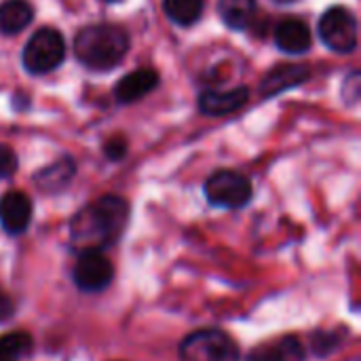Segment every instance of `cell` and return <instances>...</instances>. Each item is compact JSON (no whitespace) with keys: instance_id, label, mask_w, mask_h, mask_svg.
Here are the masks:
<instances>
[{"instance_id":"obj_1","label":"cell","mask_w":361,"mask_h":361,"mask_svg":"<svg viewBox=\"0 0 361 361\" xmlns=\"http://www.w3.org/2000/svg\"><path fill=\"white\" fill-rule=\"evenodd\" d=\"M127 216L129 207L121 197H102L72 220V243L80 252H99L123 235Z\"/></svg>"},{"instance_id":"obj_2","label":"cell","mask_w":361,"mask_h":361,"mask_svg":"<svg viewBox=\"0 0 361 361\" xmlns=\"http://www.w3.org/2000/svg\"><path fill=\"white\" fill-rule=\"evenodd\" d=\"M129 51V34L112 23L87 25L74 38V53L91 70L116 68Z\"/></svg>"},{"instance_id":"obj_3","label":"cell","mask_w":361,"mask_h":361,"mask_svg":"<svg viewBox=\"0 0 361 361\" xmlns=\"http://www.w3.org/2000/svg\"><path fill=\"white\" fill-rule=\"evenodd\" d=\"M182 361H239L235 341L220 330H199L190 334L180 347Z\"/></svg>"},{"instance_id":"obj_4","label":"cell","mask_w":361,"mask_h":361,"mask_svg":"<svg viewBox=\"0 0 361 361\" xmlns=\"http://www.w3.org/2000/svg\"><path fill=\"white\" fill-rule=\"evenodd\" d=\"M66 55L63 36L53 27H40L32 34L23 49V66L32 74H47L53 72Z\"/></svg>"},{"instance_id":"obj_5","label":"cell","mask_w":361,"mask_h":361,"mask_svg":"<svg viewBox=\"0 0 361 361\" xmlns=\"http://www.w3.org/2000/svg\"><path fill=\"white\" fill-rule=\"evenodd\" d=\"M205 197L216 207L239 209L250 203L252 184L245 176L237 171L220 169L214 176H209V180L205 182Z\"/></svg>"},{"instance_id":"obj_6","label":"cell","mask_w":361,"mask_h":361,"mask_svg":"<svg viewBox=\"0 0 361 361\" xmlns=\"http://www.w3.org/2000/svg\"><path fill=\"white\" fill-rule=\"evenodd\" d=\"M319 36L336 53H351L357 47V19L347 6H332L319 19Z\"/></svg>"},{"instance_id":"obj_7","label":"cell","mask_w":361,"mask_h":361,"mask_svg":"<svg viewBox=\"0 0 361 361\" xmlns=\"http://www.w3.org/2000/svg\"><path fill=\"white\" fill-rule=\"evenodd\" d=\"M114 277L112 262L99 252H80L74 267V281L85 292H102Z\"/></svg>"},{"instance_id":"obj_8","label":"cell","mask_w":361,"mask_h":361,"mask_svg":"<svg viewBox=\"0 0 361 361\" xmlns=\"http://www.w3.org/2000/svg\"><path fill=\"white\" fill-rule=\"evenodd\" d=\"M32 220V201L23 192H6L0 199V226L8 235H19Z\"/></svg>"},{"instance_id":"obj_9","label":"cell","mask_w":361,"mask_h":361,"mask_svg":"<svg viewBox=\"0 0 361 361\" xmlns=\"http://www.w3.org/2000/svg\"><path fill=\"white\" fill-rule=\"evenodd\" d=\"M309 76H311V72H309L307 66H298V63H281V66H275L262 78L260 93L264 97H273L277 93H283L288 89H294V87L302 85L305 80H309Z\"/></svg>"},{"instance_id":"obj_10","label":"cell","mask_w":361,"mask_h":361,"mask_svg":"<svg viewBox=\"0 0 361 361\" xmlns=\"http://www.w3.org/2000/svg\"><path fill=\"white\" fill-rule=\"evenodd\" d=\"M157 85H159V74L150 68H140L118 80L114 95L121 104H131V102L148 95L150 91H154Z\"/></svg>"},{"instance_id":"obj_11","label":"cell","mask_w":361,"mask_h":361,"mask_svg":"<svg viewBox=\"0 0 361 361\" xmlns=\"http://www.w3.org/2000/svg\"><path fill=\"white\" fill-rule=\"evenodd\" d=\"M247 95L250 93L245 87H237L231 91H205L199 99V106L205 114L222 116V114H231L243 108L247 102Z\"/></svg>"},{"instance_id":"obj_12","label":"cell","mask_w":361,"mask_h":361,"mask_svg":"<svg viewBox=\"0 0 361 361\" xmlns=\"http://www.w3.org/2000/svg\"><path fill=\"white\" fill-rule=\"evenodd\" d=\"M275 42L286 53H305L311 47V30L300 19H283L275 30Z\"/></svg>"},{"instance_id":"obj_13","label":"cell","mask_w":361,"mask_h":361,"mask_svg":"<svg viewBox=\"0 0 361 361\" xmlns=\"http://www.w3.org/2000/svg\"><path fill=\"white\" fill-rule=\"evenodd\" d=\"M250 361H305V347L298 338L286 336L271 345L256 347L250 353Z\"/></svg>"},{"instance_id":"obj_14","label":"cell","mask_w":361,"mask_h":361,"mask_svg":"<svg viewBox=\"0 0 361 361\" xmlns=\"http://www.w3.org/2000/svg\"><path fill=\"white\" fill-rule=\"evenodd\" d=\"M34 8L27 0H4L0 2V34L13 36L30 25Z\"/></svg>"},{"instance_id":"obj_15","label":"cell","mask_w":361,"mask_h":361,"mask_svg":"<svg viewBox=\"0 0 361 361\" xmlns=\"http://www.w3.org/2000/svg\"><path fill=\"white\" fill-rule=\"evenodd\" d=\"M218 13L233 30H245L256 15V0H220Z\"/></svg>"},{"instance_id":"obj_16","label":"cell","mask_w":361,"mask_h":361,"mask_svg":"<svg viewBox=\"0 0 361 361\" xmlns=\"http://www.w3.org/2000/svg\"><path fill=\"white\" fill-rule=\"evenodd\" d=\"M72 176H74V163L70 159H61L57 163H51L42 171H38L36 173V184H38V188H42L47 192H53V190L63 188L70 182Z\"/></svg>"},{"instance_id":"obj_17","label":"cell","mask_w":361,"mask_h":361,"mask_svg":"<svg viewBox=\"0 0 361 361\" xmlns=\"http://www.w3.org/2000/svg\"><path fill=\"white\" fill-rule=\"evenodd\" d=\"M163 6L171 21L180 25H190L201 17L205 0H165Z\"/></svg>"},{"instance_id":"obj_18","label":"cell","mask_w":361,"mask_h":361,"mask_svg":"<svg viewBox=\"0 0 361 361\" xmlns=\"http://www.w3.org/2000/svg\"><path fill=\"white\" fill-rule=\"evenodd\" d=\"M32 349V338L23 332L0 336V361H13Z\"/></svg>"},{"instance_id":"obj_19","label":"cell","mask_w":361,"mask_h":361,"mask_svg":"<svg viewBox=\"0 0 361 361\" xmlns=\"http://www.w3.org/2000/svg\"><path fill=\"white\" fill-rule=\"evenodd\" d=\"M15 169H17V157H15V152L8 146L0 144V180L2 178H11L15 173Z\"/></svg>"},{"instance_id":"obj_20","label":"cell","mask_w":361,"mask_h":361,"mask_svg":"<svg viewBox=\"0 0 361 361\" xmlns=\"http://www.w3.org/2000/svg\"><path fill=\"white\" fill-rule=\"evenodd\" d=\"M336 345H338V338H336L334 334H330V332H317V334L313 336V349H315L319 355L330 353Z\"/></svg>"},{"instance_id":"obj_21","label":"cell","mask_w":361,"mask_h":361,"mask_svg":"<svg viewBox=\"0 0 361 361\" xmlns=\"http://www.w3.org/2000/svg\"><path fill=\"white\" fill-rule=\"evenodd\" d=\"M125 150H127V144L123 140H112L106 144V157L112 159V161H118L125 157Z\"/></svg>"},{"instance_id":"obj_22","label":"cell","mask_w":361,"mask_h":361,"mask_svg":"<svg viewBox=\"0 0 361 361\" xmlns=\"http://www.w3.org/2000/svg\"><path fill=\"white\" fill-rule=\"evenodd\" d=\"M13 313H15V302H13V298H11L8 294L0 292V324L6 322V319H11Z\"/></svg>"},{"instance_id":"obj_23","label":"cell","mask_w":361,"mask_h":361,"mask_svg":"<svg viewBox=\"0 0 361 361\" xmlns=\"http://www.w3.org/2000/svg\"><path fill=\"white\" fill-rule=\"evenodd\" d=\"M277 2H294V0H277Z\"/></svg>"},{"instance_id":"obj_24","label":"cell","mask_w":361,"mask_h":361,"mask_svg":"<svg viewBox=\"0 0 361 361\" xmlns=\"http://www.w3.org/2000/svg\"><path fill=\"white\" fill-rule=\"evenodd\" d=\"M106 2H114V0H106Z\"/></svg>"}]
</instances>
